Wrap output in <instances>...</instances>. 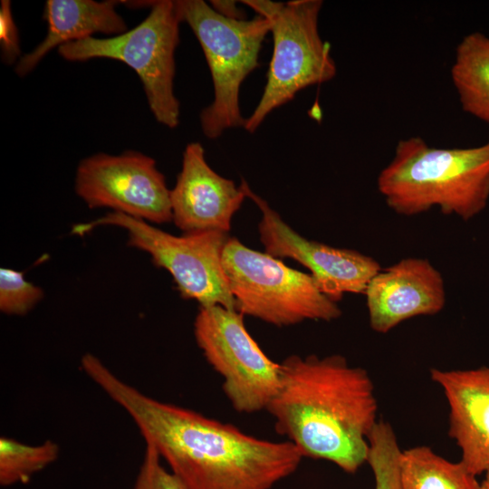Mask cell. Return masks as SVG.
Here are the masks:
<instances>
[{
    "label": "cell",
    "mask_w": 489,
    "mask_h": 489,
    "mask_svg": "<svg viewBox=\"0 0 489 489\" xmlns=\"http://www.w3.org/2000/svg\"><path fill=\"white\" fill-rule=\"evenodd\" d=\"M81 368L131 417L161 459L189 489H271L298 468L302 455L289 441L248 435L235 426L153 398L86 353Z\"/></svg>",
    "instance_id": "obj_1"
},
{
    "label": "cell",
    "mask_w": 489,
    "mask_h": 489,
    "mask_svg": "<svg viewBox=\"0 0 489 489\" xmlns=\"http://www.w3.org/2000/svg\"><path fill=\"white\" fill-rule=\"evenodd\" d=\"M281 369L279 390L267 408L277 432L303 457L358 471L367 463L369 437L379 421L369 373L339 354L291 355Z\"/></svg>",
    "instance_id": "obj_2"
},
{
    "label": "cell",
    "mask_w": 489,
    "mask_h": 489,
    "mask_svg": "<svg viewBox=\"0 0 489 489\" xmlns=\"http://www.w3.org/2000/svg\"><path fill=\"white\" fill-rule=\"evenodd\" d=\"M377 187L387 206L412 216L437 207L467 221L489 200V137L472 148L430 147L421 137L400 139Z\"/></svg>",
    "instance_id": "obj_3"
},
{
    "label": "cell",
    "mask_w": 489,
    "mask_h": 489,
    "mask_svg": "<svg viewBox=\"0 0 489 489\" xmlns=\"http://www.w3.org/2000/svg\"><path fill=\"white\" fill-rule=\"evenodd\" d=\"M175 5L180 22L187 23L197 38L212 77L214 99L200 113L204 135L216 139L228 129L244 128L240 87L259 66L270 21L260 15L251 20L226 18L203 0H178Z\"/></svg>",
    "instance_id": "obj_4"
},
{
    "label": "cell",
    "mask_w": 489,
    "mask_h": 489,
    "mask_svg": "<svg viewBox=\"0 0 489 489\" xmlns=\"http://www.w3.org/2000/svg\"><path fill=\"white\" fill-rule=\"evenodd\" d=\"M242 3L270 21L273 39L263 95L244 127L253 133L269 113L292 100L297 92L333 79L337 68L330 44L319 33L322 1L245 0Z\"/></svg>",
    "instance_id": "obj_5"
},
{
    "label": "cell",
    "mask_w": 489,
    "mask_h": 489,
    "mask_svg": "<svg viewBox=\"0 0 489 489\" xmlns=\"http://www.w3.org/2000/svg\"><path fill=\"white\" fill-rule=\"evenodd\" d=\"M222 267L236 311L277 327L306 320L331 321L340 317L338 303L325 295L311 273L287 266L267 253L230 237Z\"/></svg>",
    "instance_id": "obj_6"
},
{
    "label": "cell",
    "mask_w": 489,
    "mask_h": 489,
    "mask_svg": "<svg viewBox=\"0 0 489 489\" xmlns=\"http://www.w3.org/2000/svg\"><path fill=\"white\" fill-rule=\"evenodd\" d=\"M180 23L175 1H155L148 16L131 30L108 38L92 36L71 42L60 46L58 53L70 62L108 58L124 62L139 77L155 119L174 129L180 116L174 93Z\"/></svg>",
    "instance_id": "obj_7"
},
{
    "label": "cell",
    "mask_w": 489,
    "mask_h": 489,
    "mask_svg": "<svg viewBox=\"0 0 489 489\" xmlns=\"http://www.w3.org/2000/svg\"><path fill=\"white\" fill-rule=\"evenodd\" d=\"M101 225L125 230L128 244L148 253L155 265L167 270L185 299L195 300L202 307L220 305L236 310L222 267L228 233L212 230L174 235L150 223L113 211L74 225L72 233L83 235Z\"/></svg>",
    "instance_id": "obj_8"
},
{
    "label": "cell",
    "mask_w": 489,
    "mask_h": 489,
    "mask_svg": "<svg viewBox=\"0 0 489 489\" xmlns=\"http://www.w3.org/2000/svg\"><path fill=\"white\" fill-rule=\"evenodd\" d=\"M194 335L206 361L223 378V391L234 409L244 414L267 410L280 388L281 363L262 350L244 315L220 305L200 306Z\"/></svg>",
    "instance_id": "obj_9"
},
{
    "label": "cell",
    "mask_w": 489,
    "mask_h": 489,
    "mask_svg": "<svg viewBox=\"0 0 489 489\" xmlns=\"http://www.w3.org/2000/svg\"><path fill=\"white\" fill-rule=\"evenodd\" d=\"M75 192L90 208L108 207L148 223L172 221L165 177L152 158L139 152L84 158L76 170Z\"/></svg>",
    "instance_id": "obj_10"
},
{
    "label": "cell",
    "mask_w": 489,
    "mask_h": 489,
    "mask_svg": "<svg viewBox=\"0 0 489 489\" xmlns=\"http://www.w3.org/2000/svg\"><path fill=\"white\" fill-rule=\"evenodd\" d=\"M240 186L262 212L258 231L265 253L305 266L320 290L337 303L344 293H365L371 279L382 269L377 260L356 250L306 239L290 227L244 179Z\"/></svg>",
    "instance_id": "obj_11"
},
{
    "label": "cell",
    "mask_w": 489,
    "mask_h": 489,
    "mask_svg": "<svg viewBox=\"0 0 489 489\" xmlns=\"http://www.w3.org/2000/svg\"><path fill=\"white\" fill-rule=\"evenodd\" d=\"M366 303L371 329L387 333L408 319L435 315L446 304L441 273L427 260L403 258L381 269L369 282Z\"/></svg>",
    "instance_id": "obj_12"
},
{
    "label": "cell",
    "mask_w": 489,
    "mask_h": 489,
    "mask_svg": "<svg viewBox=\"0 0 489 489\" xmlns=\"http://www.w3.org/2000/svg\"><path fill=\"white\" fill-rule=\"evenodd\" d=\"M245 197L241 186L210 168L199 142L187 145L181 170L170 190L172 221L179 229L228 233Z\"/></svg>",
    "instance_id": "obj_13"
},
{
    "label": "cell",
    "mask_w": 489,
    "mask_h": 489,
    "mask_svg": "<svg viewBox=\"0 0 489 489\" xmlns=\"http://www.w3.org/2000/svg\"><path fill=\"white\" fill-rule=\"evenodd\" d=\"M449 407V436L461 462L475 475L489 470V366L468 369H431Z\"/></svg>",
    "instance_id": "obj_14"
},
{
    "label": "cell",
    "mask_w": 489,
    "mask_h": 489,
    "mask_svg": "<svg viewBox=\"0 0 489 489\" xmlns=\"http://www.w3.org/2000/svg\"><path fill=\"white\" fill-rule=\"evenodd\" d=\"M116 1L48 0L44 9L47 34L30 53L22 56L15 72L19 76L29 73L53 48L92 37L101 33L120 34L127 31L123 18L116 11Z\"/></svg>",
    "instance_id": "obj_15"
},
{
    "label": "cell",
    "mask_w": 489,
    "mask_h": 489,
    "mask_svg": "<svg viewBox=\"0 0 489 489\" xmlns=\"http://www.w3.org/2000/svg\"><path fill=\"white\" fill-rule=\"evenodd\" d=\"M451 79L463 110L489 123V37L473 32L461 40Z\"/></svg>",
    "instance_id": "obj_16"
},
{
    "label": "cell",
    "mask_w": 489,
    "mask_h": 489,
    "mask_svg": "<svg viewBox=\"0 0 489 489\" xmlns=\"http://www.w3.org/2000/svg\"><path fill=\"white\" fill-rule=\"evenodd\" d=\"M400 484L402 489H481L461 461H448L425 446L402 450Z\"/></svg>",
    "instance_id": "obj_17"
},
{
    "label": "cell",
    "mask_w": 489,
    "mask_h": 489,
    "mask_svg": "<svg viewBox=\"0 0 489 489\" xmlns=\"http://www.w3.org/2000/svg\"><path fill=\"white\" fill-rule=\"evenodd\" d=\"M60 448L57 443L46 440L28 445L14 438H0V484L12 486L27 483L35 474L55 462Z\"/></svg>",
    "instance_id": "obj_18"
},
{
    "label": "cell",
    "mask_w": 489,
    "mask_h": 489,
    "mask_svg": "<svg viewBox=\"0 0 489 489\" xmlns=\"http://www.w3.org/2000/svg\"><path fill=\"white\" fill-rule=\"evenodd\" d=\"M400 449L389 423L379 420L369 437L367 463L374 475V489H402Z\"/></svg>",
    "instance_id": "obj_19"
},
{
    "label": "cell",
    "mask_w": 489,
    "mask_h": 489,
    "mask_svg": "<svg viewBox=\"0 0 489 489\" xmlns=\"http://www.w3.org/2000/svg\"><path fill=\"white\" fill-rule=\"evenodd\" d=\"M43 297V290L26 280L23 272L0 269V311L5 314L25 315Z\"/></svg>",
    "instance_id": "obj_20"
},
{
    "label": "cell",
    "mask_w": 489,
    "mask_h": 489,
    "mask_svg": "<svg viewBox=\"0 0 489 489\" xmlns=\"http://www.w3.org/2000/svg\"><path fill=\"white\" fill-rule=\"evenodd\" d=\"M133 489H189L171 470L161 464L158 453L149 445L146 449Z\"/></svg>",
    "instance_id": "obj_21"
},
{
    "label": "cell",
    "mask_w": 489,
    "mask_h": 489,
    "mask_svg": "<svg viewBox=\"0 0 489 489\" xmlns=\"http://www.w3.org/2000/svg\"><path fill=\"white\" fill-rule=\"evenodd\" d=\"M0 42L4 61L14 62L20 55L19 37L12 16L11 4L6 0L1 2L0 7Z\"/></svg>",
    "instance_id": "obj_22"
},
{
    "label": "cell",
    "mask_w": 489,
    "mask_h": 489,
    "mask_svg": "<svg viewBox=\"0 0 489 489\" xmlns=\"http://www.w3.org/2000/svg\"><path fill=\"white\" fill-rule=\"evenodd\" d=\"M210 5L215 11L226 18L235 20L246 19L245 16H244V12L237 8L235 1L216 0L210 1Z\"/></svg>",
    "instance_id": "obj_23"
},
{
    "label": "cell",
    "mask_w": 489,
    "mask_h": 489,
    "mask_svg": "<svg viewBox=\"0 0 489 489\" xmlns=\"http://www.w3.org/2000/svg\"><path fill=\"white\" fill-rule=\"evenodd\" d=\"M481 489H489V470L485 472V477L481 483Z\"/></svg>",
    "instance_id": "obj_24"
}]
</instances>
